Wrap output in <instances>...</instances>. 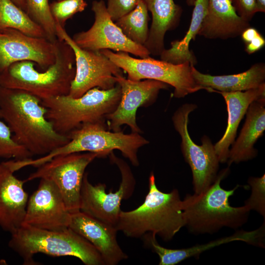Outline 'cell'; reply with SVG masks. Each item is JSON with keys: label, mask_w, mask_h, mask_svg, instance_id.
<instances>
[{"label": "cell", "mask_w": 265, "mask_h": 265, "mask_svg": "<svg viewBox=\"0 0 265 265\" xmlns=\"http://www.w3.org/2000/svg\"><path fill=\"white\" fill-rule=\"evenodd\" d=\"M189 29L181 40H175L171 43V47L164 49L159 55L160 59L174 64H180L189 62L195 65L197 59L189 46L198 35L202 21L206 14L208 0H196L194 4Z\"/></svg>", "instance_id": "obj_25"}, {"label": "cell", "mask_w": 265, "mask_h": 265, "mask_svg": "<svg viewBox=\"0 0 265 265\" xmlns=\"http://www.w3.org/2000/svg\"><path fill=\"white\" fill-rule=\"evenodd\" d=\"M26 12L44 30L47 38L55 41L57 39L55 22L51 14L49 0H25Z\"/></svg>", "instance_id": "obj_28"}, {"label": "cell", "mask_w": 265, "mask_h": 265, "mask_svg": "<svg viewBox=\"0 0 265 265\" xmlns=\"http://www.w3.org/2000/svg\"><path fill=\"white\" fill-rule=\"evenodd\" d=\"M101 51L127 74V79L132 80L150 79L163 82L174 88L175 98H184L202 89L206 90L196 83L191 73L192 65L189 62L174 64L150 56L136 58L126 52L114 53L106 49Z\"/></svg>", "instance_id": "obj_8"}, {"label": "cell", "mask_w": 265, "mask_h": 265, "mask_svg": "<svg viewBox=\"0 0 265 265\" xmlns=\"http://www.w3.org/2000/svg\"><path fill=\"white\" fill-rule=\"evenodd\" d=\"M69 227L95 247L105 265H116L128 259L117 241L118 230L115 226L80 211L71 214Z\"/></svg>", "instance_id": "obj_18"}, {"label": "cell", "mask_w": 265, "mask_h": 265, "mask_svg": "<svg viewBox=\"0 0 265 265\" xmlns=\"http://www.w3.org/2000/svg\"><path fill=\"white\" fill-rule=\"evenodd\" d=\"M240 133L229 150L227 162L229 166L255 158L257 151L254 145L265 130V98L250 104Z\"/></svg>", "instance_id": "obj_22"}, {"label": "cell", "mask_w": 265, "mask_h": 265, "mask_svg": "<svg viewBox=\"0 0 265 265\" xmlns=\"http://www.w3.org/2000/svg\"><path fill=\"white\" fill-rule=\"evenodd\" d=\"M197 107L194 104H185L174 113L172 121L181 138V150L192 174V184L196 194L205 190L216 179L219 161L214 145L207 135L201 138L202 145L191 139L188 131L189 115Z\"/></svg>", "instance_id": "obj_10"}, {"label": "cell", "mask_w": 265, "mask_h": 265, "mask_svg": "<svg viewBox=\"0 0 265 265\" xmlns=\"http://www.w3.org/2000/svg\"><path fill=\"white\" fill-rule=\"evenodd\" d=\"M248 183L251 187V193L245 202L250 211L254 210L265 218V175L260 177H250Z\"/></svg>", "instance_id": "obj_31"}, {"label": "cell", "mask_w": 265, "mask_h": 265, "mask_svg": "<svg viewBox=\"0 0 265 265\" xmlns=\"http://www.w3.org/2000/svg\"><path fill=\"white\" fill-rule=\"evenodd\" d=\"M6 28L19 30L31 36L47 38L42 28L26 11L11 0H0V29Z\"/></svg>", "instance_id": "obj_26"}, {"label": "cell", "mask_w": 265, "mask_h": 265, "mask_svg": "<svg viewBox=\"0 0 265 265\" xmlns=\"http://www.w3.org/2000/svg\"><path fill=\"white\" fill-rule=\"evenodd\" d=\"M91 10L95 20L91 27L86 31L76 33L72 37L80 48L87 50H109L132 53L140 58L150 56L143 46L131 41L111 19L104 0H94Z\"/></svg>", "instance_id": "obj_13"}, {"label": "cell", "mask_w": 265, "mask_h": 265, "mask_svg": "<svg viewBox=\"0 0 265 265\" xmlns=\"http://www.w3.org/2000/svg\"><path fill=\"white\" fill-rule=\"evenodd\" d=\"M152 14V22L144 47L150 54L159 55L164 48L167 31L179 25L182 9L173 0H143Z\"/></svg>", "instance_id": "obj_23"}, {"label": "cell", "mask_w": 265, "mask_h": 265, "mask_svg": "<svg viewBox=\"0 0 265 265\" xmlns=\"http://www.w3.org/2000/svg\"><path fill=\"white\" fill-rule=\"evenodd\" d=\"M31 61L14 63L0 73V86L26 91L41 100L68 95L76 73L72 48L57 38L55 61L43 72Z\"/></svg>", "instance_id": "obj_4"}, {"label": "cell", "mask_w": 265, "mask_h": 265, "mask_svg": "<svg viewBox=\"0 0 265 265\" xmlns=\"http://www.w3.org/2000/svg\"><path fill=\"white\" fill-rule=\"evenodd\" d=\"M265 223L258 229L252 231H239L234 235L211 241L207 243L182 249H168L160 245L156 236L151 233L145 234L142 238L145 244L151 248L159 258V265H175L191 257H198L204 251L215 246L233 241H243L264 247Z\"/></svg>", "instance_id": "obj_19"}, {"label": "cell", "mask_w": 265, "mask_h": 265, "mask_svg": "<svg viewBox=\"0 0 265 265\" xmlns=\"http://www.w3.org/2000/svg\"><path fill=\"white\" fill-rule=\"evenodd\" d=\"M121 88V97L116 109L107 115L109 130L121 131V127L127 125L132 132L141 133L136 122V111L142 106H148L157 100L159 91L168 88L163 82L154 80H132L123 76L116 77Z\"/></svg>", "instance_id": "obj_14"}, {"label": "cell", "mask_w": 265, "mask_h": 265, "mask_svg": "<svg viewBox=\"0 0 265 265\" xmlns=\"http://www.w3.org/2000/svg\"><path fill=\"white\" fill-rule=\"evenodd\" d=\"M149 20L146 5L141 0L132 10L117 20L115 23L131 41L144 46L148 37Z\"/></svg>", "instance_id": "obj_27"}, {"label": "cell", "mask_w": 265, "mask_h": 265, "mask_svg": "<svg viewBox=\"0 0 265 265\" xmlns=\"http://www.w3.org/2000/svg\"><path fill=\"white\" fill-rule=\"evenodd\" d=\"M57 39L33 37L19 30L0 29V73L12 64L31 61L45 70L55 61Z\"/></svg>", "instance_id": "obj_15"}, {"label": "cell", "mask_w": 265, "mask_h": 265, "mask_svg": "<svg viewBox=\"0 0 265 265\" xmlns=\"http://www.w3.org/2000/svg\"><path fill=\"white\" fill-rule=\"evenodd\" d=\"M141 0H107L106 9L114 21L132 10Z\"/></svg>", "instance_id": "obj_32"}, {"label": "cell", "mask_w": 265, "mask_h": 265, "mask_svg": "<svg viewBox=\"0 0 265 265\" xmlns=\"http://www.w3.org/2000/svg\"><path fill=\"white\" fill-rule=\"evenodd\" d=\"M196 83L210 92L243 91L259 87L265 83V65L258 63L247 71L234 75L212 76L203 74L191 66Z\"/></svg>", "instance_id": "obj_24"}, {"label": "cell", "mask_w": 265, "mask_h": 265, "mask_svg": "<svg viewBox=\"0 0 265 265\" xmlns=\"http://www.w3.org/2000/svg\"></svg>", "instance_id": "obj_40"}, {"label": "cell", "mask_w": 265, "mask_h": 265, "mask_svg": "<svg viewBox=\"0 0 265 265\" xmlns=\"http://www.w3.org/2000/svg\"><path fill=\"white\" fill-rule=\"evenodd\" d=\"M68 142L50 153L37 159H31L29 165L38 167L53 157L74 153L92 152L103 157L118 150L135 166L139 164L138 149L149 142L140 133L111 132L105 123H90L83 124L68 135Z\"/></svg>", "instance_id": "obj_7"}, {"label": "cell", "mask_w": 265, "mask_h": 265, "mask_svg": "<svg viewBox=\"0 0 265 265\" xmlns=\"http://www.w3.org/2000/svg\"><path fill=\"white\" fill-rule=\"evenodd\" d=\"M15 4L26 12L25 0H11Z\"/></svg>", "instance_id": "obj_37"}, {"label": "cell", "mask_w": 265, "mask_h": 265, "mask_svg": "<svg viewBox=\"0 0 265 265\" xmlns=\"http://www.w3.org/2000/svg\"><path fill=\"white\" fill-rule=\"evenodd\" d=\"M27 159L0 162V227L11 234L22 225L26 215L29 197L24 188L25 181L14 173L26 166Z\"/></svg>", "instance_id": "obj_17"}, {"label": "cell", "mask_w": 265, "mask_h": 265, "mask_svg": "<svg viewBox=\"0 0 265 265\" xmlns=\"http://www.w3.org/2000/svg\"><path fill=\"white\" fill-rule=\"evenodd\" d=\"M229 173V168L218 173L214 182L199 194H187L182 200V210L186 225L194 234H213L226 227L236 229L247 221L250 210L244 205H230L229 198L239 187L225 190L221 182Z\"/></svg>", "instance_id": "obj_3"}, {"label": "cell", "mask_w": 265, "mask_h": 265, "mask_svg": "<svg viewBox=\"0 0 265 265\" xmlns=\"http://www.w3.org/2000/svg\"><path fill=\"white\" fill-rule=\"evenodd\" d=\"M55 24L57 38L68 44L75 54L76 73L68 95L78 98L94 87L107 90L114 87L117 84L116 77L123 76V70L101 51L79 47L65 27Z\"/></svg>", "instance_id": "obj_11"}, {"label": "cell", "mask_w": 265, "mask_h": 265, "mask_svg": "<svg viewBox=\"0 0 265 265\" xmlns=\"http://www.w3.org/2000/svg\"><path fill=\"white\" fill-rule=\"evenodd\" d=\"M71 213L55 184L40 179L37 189L28 198L23 223L42 229L60 231L68 228Z\"/></svg>", "instance_id": "obj_16"}, {"label": "cell", "mask_w": 265, "mask_h": 265, "mask_svg": "<svg viewBox=\"0 0 265 265\" xmlns=\"http://www.w3.org/2000/svg\"><path fill=\"white\" fill-rule=\"evenodd\" d=\"M257 12H265V0H255Z\"/></svg>", "instance_id": "obj_36"}, {"label": "cell", "mask_w": 265, "mask_h": 265, "mask_svg": "<svg viewBox=\"0 0 265 265\" xmlns=\"http://www.w3.org/2000/svg\"><path fill=\"white\" fill-rule=\"evenodd\" d=\"M32 156L29 151L13 139L9 128L0 119V158L19 160Z\"/></svg>", "instance_id": "obj_29"}, {"label": "cell", "mask_w": 265, "mask_h": 265, "mask_svg": "<svg viewBox=\"0 0 265 265\" xmlns=\"http://www.w3.org/2000/svg\"><path fill=\"white\" fill-rule=\"evenodd\" d=\"M196 0H186V3L188 6H193Z\"/></svg>", "instance_id": "obj_38"}, {"label": "cell", "mask_w": 265, "mask_h": 265, "mask_svg": "<svg viewBox=\"0 0 265 265\" xmlns=\"http://www.w3.org/2000/svg\"><path fill=\"white\" fill-rule=\"evenodd\" d=\"M265 45V39L264 37L260 34L249 43L246 44L245 51L248 54H252L262 49Z\"/></svg>", "instance_id": "obj_34"}, {"label": "cell", "mask_w": 265, "mask_h": 265, "mask_svg": "<svg viewBox=\"0 0 265 265\" xmlns=\"http://www.w3.org/2000/svg\"><path fill=\"white\" fill-rule=\"evenodd\" d=\"M110 161L120 170L121 182L115 192L107 193L105 184L93 185L88 180L87 173L82 180L80 195V211L91 217L116 227L123 200L129 199L134 191V177L128 164L112 152L108 155Z\"/></svg>", "instance_id": "obj_9"}, {"label": "cell", "mask_w": 265, "mask_h": 265, "mask_svg": "<svg viewBox=\"0 0 265 265\" xmlns=\"http://www.w3.org/2000/svg\"><path fill=\"white\" fill-rule=\"evenodd\" d=\"M46 112L40 98L0 86V117L13 133V139L33 156H45L69 141L67 135L54 130Z\"/></svg>", "instance_id": "obj_1"}, {"label": "cell", "mask_w": 265, "mask_h": 265, "mask_svg": "<svg viewBox=\"0 0 265 265\" xmlns=\"http://www.w3.org/2000/svg\"><path fill=\"white\" fill-rule=\"evenodd\" d=\"M181 204L178 190L164 193L159 190L151 172L144 202L133 210L121 211L116 228L130 238L151 233L169 241L186 225Z\"/></svg>", "instance_id": "obj_2"}, {"label": "cell", "mask_w": 265, "mask_h": 265, "mask_svg": "<svg viewBox=\"0 0 265 265\" xmlns=\"http://www.w3.org/2000/svg\"><path fill=\"white\" fill-rule=\"evenodd\" d=\"M260 34L256 28L249 26L242 32L240 35L243 41L246 44L249 43Z\"/></svg>", "instance_id": "obj_35"}, {"label": "cell", "mask_w": 265, "mask_h": 265, "mask_svg": "<svg viewBox=\"0 0 265 265\" xmlns=\"http://www.w3.org/2000/svg\"><path fill=\"white\" fill-rule=\"evenodd\" d=\"M121 97L120 85L103 90L93 88L81 96L68 95L41 100L47 109L46 118L59 133L67 135L81 125L90 123H105L107 115L117 107Z\"/></svg>", "instance_id": "obj_6"}, {"label": "cell", "mask_w": 265, "mask_h": 265, "mask_svg": "<svg viewBox=\"0 0 265 265\" xmlns=\"http://www.w3.org/2000/svg\"><path fill=\"white\" fill-rule=\"evenodd\" d=\"M98 157L99 154L92 152L57 156L38 167L25 181L50 180L59 189L69 212L74 213L80 211V190L85 170Z\"/></svg>", "instance_id": "obj_12"}, {"label": "cell", "mask_w": 265, "mask_h": 265, "mask_svg": "<svg viewBox=\"0 0 265 265\" xmlns=\"http://www.w3.org/2000/svg\"><path fill=\"white\" fill-rule=\"evenodd\" d=\"M11 235L8 246L22 258L25 265H37L33 256L37 253L75 257L85 265H105L95 247L69 227L54 231L23 223Z\"/></svg>", "instance_id": "obj_5"}, {"label": "cell", "mask_w": 265, "mask_h": 265, "mask_svg": "<svg viewBox=\"0 0 265 265\" xmlns=\"http://www.w3.org/2000/svg\"><path fill=\"white\" fill-rule=\"evenodd\" d=\"M249 26V22L237 14L231 0H208L198 35L210 39H227L240 35Z\"/></svg>", "instance_id": "obj_20"}, {"label": "cell", "mask_w": 265, "mask_h": 265, "mask_svg": "<svg viewBox=\"0 0 265 265\" xmlns=\"http://www.w3.org/2000/svg\"><path fill=\"white\" fill-rule=\"evenodd\" d=\"M87 6L84 0H57L50 3V9L55 23L65 27L68 19L84 10Z\"/></svg>", "instance_id": "obj_30"}, {"label": "cell", "mask_w": 265, "mask_h": 265, "mask_svg": "<svg viewBox=\"0 0 265 265\" xmlns=\"http://www.w3.org/2000/svg\"><path fill=\"white\" fill-rule=\"evenodd\" d=\"M237 14L249 22L257 12L255 0H231Z\"/></svg>", "instance_id": "obj_33"}, {"label": "cell", "mask_w": 265, "mask_h": 265, "mask_svg": "<svg viewBox=\"0 0 265 265\" xmlns=\"http://www.w3.org/2000/svg\"><path fill=\"white\" fill-rule=\"evenodd\" d=\"M223 96L228 112L227 125L221 139L214 145L220 162H227L229 147L235 140L238 125L253 102L265 98V83L258 87L244 91L218 92Z\"/></svg>", "instance_id": "obj_21"}, {"label": "cell", "mask_w": 265, "mask_h": 265, "mask_svg": "<svg viewBox=\"0 0 265 265\" xmlns=\"http://www.w3.org/2000/svg\"></svg>", "instance_id": "obj_39"}]
</instances>
